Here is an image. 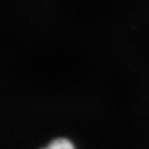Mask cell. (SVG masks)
Here are the masks:
<instances>
[{
	"instance_id": "obj_1",
	"label": "cell",
	"mask_w": 149,
	"mask_h": 149,
	"mask_svg": "<svg viewBox=\"0 0 149 149\" xmlns=\"http://www.w3.org/2000/svg\"><path fill=\"white\" fill-rule=\"evenodd\" d=\"M46 149H76V147L70 140L66 138H58L49 143Z\"/></svg>"
},
{
	"instance_id": "obj_2",
	"label": "cell",
	"mask_w": 149,
	"mask_h": 149,
	"mask_svg": "<svg viewBox=\"0 0 149 149\" xmlns=\"http://www.w3.org/2000/svg\"><path fill=\"white\" fill-rule=\"evenodd\" d=\"M42 149H46V147H45V148H42Z\"/></svg>"
}]
</instances>
